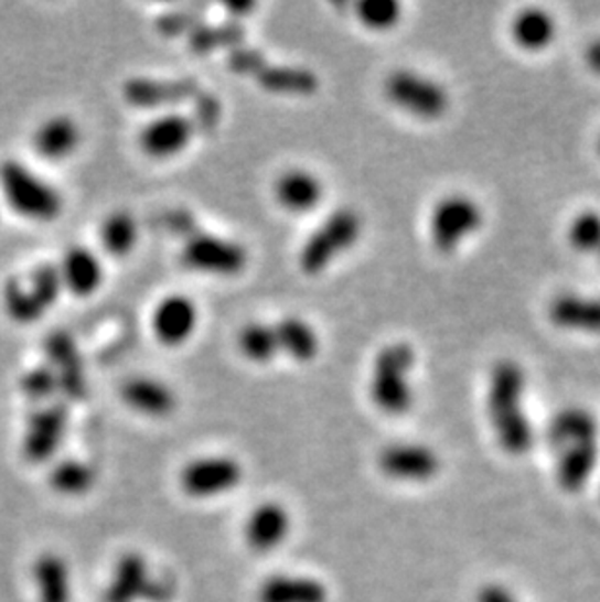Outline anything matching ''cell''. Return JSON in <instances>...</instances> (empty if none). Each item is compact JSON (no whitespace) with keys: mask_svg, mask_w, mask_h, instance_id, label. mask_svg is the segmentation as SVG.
Segmentation results:
<instances>
[{"mask_svg":"<svg viewBox=\"0 0 600 602\" xmlns=\"http://www.w3.org/2000/svg\"><path fill=\"white\" fill-rule=\"evenodd\" d=\"M550 439L556 447L597 439V421L592 419L589 411L576 410V408L561 411L551 423Z\"/></svg>","mask_w":600,"mask_h":602,"instance_id":"32","label":"cell"},{"mask_svg":"<svg viewBox=\"0 0 600 602\" xmlns=\"http://www.w3.org/2000/svg\"><path fill=\"white\" fill-rule=\"evenodd\" d=\"M384 94L394 106L421 119L441 118L449 108V93L427 76L398 68L384 80Z\"/></svg>","mask_w":600,"mask_h":602,"instance_id":"6","label":"cell"},{"mask_svg":"<svg viewBox=\"0 0 600 602\" xmlns=\"http://www.w3.org/2000/svg\"><path fill=\"white\" fill-rule=\"evenodd\" d=\"M511 34L523 50L540 51L554 42L556 22L544 10L526 9L518 12L515 20H513Z\"/></svg>","mask_w":600,"mask_h":602,"instance_id":"26","label":"cell"},{"mask_svg":"<svg viewBox=\"0 0 600 602\" xmlns=\"http://www.w3.org/2000/svg\"><path fill=\"white\" fill-rule=\"evenodd\" d=\"M38 601L73 602V576L63 556L43 552L32 566Z\"/></svg>","mask_w":600,"mask_h":602,"instance_id":"20","label":"cell"},{"mask_svg":"<svg viewBox=\"0 0 600 602\" xmlns=\"http://www.w3.org/2000/svg\"><path fill=\"white\" fill-rule=\"evenodd\" d=\"M174 583L170 579H149V585L142 594V602H172L174 601Z\"/></svg>","mask_w":600,"mask_h":602,"instance_id":"39","label":"cell"},{"mask_svg":"<svg viewBox=\"0 0 600 602\" xmlns=\"http://www.w3.org/2000/svg\"><path fill=\"white\" fill-rule=\"evenodd\" d=\"M248 251L243 244L201 230L193 221L184 230L182 264L185 268L207 276L233 277L248 266Z\"/></svg>","mask_w":600,"mask_h":602,"instance_id":"5","label":"cell"},{"mask_svg":"<svg viewBox=\"0 0 600 602\" xmlns=\"http://www.w3.org/2000/svg\"><path fill=\"white\" fill-rule=\"evenodd\" d=\"M53 492L65 497H81L93 492L96 485V470L88 462L67 459L53 466L50 472Z\"/></svg>","mask_w":600,"mask_h":602,"instance_id":"29","label":"cell"},{"mask_svg":"<svg viewBox=\"0 0 600 602\" xmlns=\"http://www.w3.org/2000/svg\"><path fill=\"white\" fill-rule=\"evenodd\" d=\"M550 319L559 327L599 334L600 301L577 294H564L551 302Z\"/></svg>","mask_w":600,"mask_h":602,"instance_id":"25","label":"cell"},{"mask_svg":"<svg viewBox=\"0 0 600 602\" xmlns=\"http://www.w3.org/2000/svg\"><path fill=\"white\" fill-rule=\"evenodd\" d=\"M238 350L246 359L256 365H267L279 355V342H277L274 324L251 322L244 326L238 334Z\"/></svg>","mask_w":600,"mask_h":602,"instance_id":"30","label":"cell"},{"mask_svg":"<svg viewBox=\"0 0 600 602\" xmlns=\"http://www.w3.org/2000/svg\"><path fill=\"white\" fill-rule=\"evenodd\" d=\"M587 65H589L594 73H600V40L599 42L592 43L591 47L587 50Z\"/></svg>","mask_w":600,"mask_h":602,"instance_id":"41","label":"cell"},{"mask_svg":"<svg viewBox=\"0 0 600 602\" xmlns=\"http://www.w3.org/2000/svg\"><path fill=\"white\" fill-rule=\"evenodd\" d=\"M525 373L513 361L493 368L490 383V413L501 444L507 451L525 452L533 443V431L523 411Z\"/></svg>","mask_w":600,"mask_h":602,"instance_id":"1","label":"cell"},{"mask_svg":"<svg viewBox=\"0 0 600 602\" xmlns=\"http://www.w3.org/2000/svg\"><path fill=\"white\" fill-rule=\"evenodd\" d=\"M243 477V464L233 456H201L180 472V487L188 497L208 499L233 492Z\"/></svg>","mask_w":600,"mask_h":602,"instance_id":"7","label":"cell"},{"mask_svg":"<svg viewBox=\"0 0 600 602\" xmlns=\"http://www.w3.org/2000/svg\"><path fill=\"white\" fill-rule=\"evenodd\" d=\"M150 571L141 553L127 552L117 560L101 602H142L149 585Z\"/></svg>","mask_w":600,"mask_h":602,"instance_id":"21","label":"cell"},{"mask_svg":"<svg viewBox=\"0 0 600 602\" xmlns=\"http://www.w3.org/2000/svg\"><path fill=\"white\" fill-rule=\"evenodd\" d=\"M83 142V129L68 116H53L42 121L32 137V147L43 160L61 162L75 154Z\"/></svg>","mask_w":600,"mask_h":602,"instance_id":"17","label":"cell"},{"mask_svg":"<svg viewBox=\"0 0 600 602\" xmlns=\"http://www.w3.org/2000/svg\"><path fill=\"white\" fill-rule=\"evenodd\" d=\"M121 398L131 410L147 418H168L178 408L174 390L159 378H129L121 386Z\"/></svg>","mask_w":600,"mask_h":602,"instance_id":"18","label":"cell"},{"mask_svg":"<svg viewBox=\"0 0 600 602\" xmlns=\"http://www.w3.org/2000/svg\"><path fill=\"white\" fill-rule=\"evenodd\" d=\"M482 225V209L467 195H449L431 213V240L437 250L450 254L460 243L474 235Z\"/></svg>","mask_w":600,"mask_h":602,"instance_id":"8","label":"cell"},{"mask_svg":"<svg viewBox=\"0 0 600 602\" xmlns=\"http://www.w3.org/2000/svg\"><path fill=\"white\" fill-rule=\"evenodd\" d=\"M599 151H600V141H599Z\"/></svg>","mask_w":600,"mask_h":602,"instance_id":"42","label":"cell"},{"mask_svg":"<svg viewBox=\"0 0 600 602\" xmlns=\"http://www.w3.org/2000/svg\"><path fill=\"white\" fill-rule=\"evenodd\" d=\"M45 357L58 378V393L68 401L83 400L86 396V377L78 345L67 332H53L45 340Z\"/></svg>","mask_w":600,"mask_h":602,"instance_id":"13","label":"cell"},{"mask_svg":"<svg viewBox=\"0 0 600 602\" xmlns=\"http://www.w3.org/2000/svg\"><path fill=\"white\" fill-rule=\"evenodd\" d=\"M254 80L267 90L279 96H312L320 88V78L314 71L294 65H274L266 67L254 76Z\"/></svg>","mask_w":600,"mask_h":602,"instance_id":"23","label":"cell"},{"mask_svg":"<svg viewBox=\"0 0 600 602\" xmlns=\"http://www.w3.org/2000/svg\"><path fill=\"white\" fill-rule=\"evenodd\" d=\"M480 602H513V599H511L507 591H503V589H488V591H484V594H482Z\"/></svg>","mask_w":600,"mask_h":602,"instance_id":"40","label":"cell"},{"mask_svg":"<svg viewBox=\"0 0 600 602\" xmlns=\"http://www.w3.org/2000/svg\"><path fill=\"white\" fill-rule=\"evenodd\" d=\"M324 182L322 178L307 168H289L274 184V195L287 213L304 215L317 209L324 200Z\"/></svg>","mask_w":600,"mask_h":602,"instance_id":"16","label":"cell"},{"mask_svg":"<svg viewBox=\"0 0 600 602\" xmlns=\"http://www.w3.org/2000/svg\"><path fill=\"white\" fill-rule=\"evenodd\" d=\"M291 527V513L285 505L277 502L261 503L244 523V540L251 552H274L289 538Z\"/></svg>","mask_w":600,"mask_h":602,"instance_id":"14","label":"cell"},{"mask_svg":"<svg viewBox=\"0 0 600 602\" xmlns=\"http://www.w3.org/2000/svg\"><path fill=\"white\" fill-rule=\"evenodd\" d=\"M246 37L244 25L238 20H226L221 24L197 25L192 34L188 35L190 50L197 55H211L218 50H234L240 47Z\"/></svg>","mask_w":600,"mask_h":602,"instance_id":"27","label":"cell"},{"mask_svg":"<svg viewBox=\"0 0 600 602\" xmlns=\"http://www.w3.org/2000/svg\"><path fill=\"white\" fill-rule=\"evenodd\" d=\"M569 243L581 251L600 250V213L583 211L569 226Z\"/></svg>","mask_w":600,"mask_h":602,"instance_id":"37","label":"cell"},{"mask_svg":"<svg viewBox=\"0 0 600 602\" xmlns=\"http://www.w3.org/2000/svg\"><path fill=\"white\" fill-rule=\"evenodd\" d=\"M101 246L111 258H126L139 243L137 218L127 211L111 213L100 228Z\"/></svg>","mask_w":600,"mask_h":602,"instance_id":"28","label":"cell"},{"mask_svg":"<svg viewBox=\"0 0 600 602\" xmlns=\"http://www.w3.org/2000/svg\"><path fill=\"white\" fill-rule=\"evenodd\" d=\"M363 233V218L351 207L335 209L317 230L304 240L299 254L302 273L322 276L340 256L358 243Z\"/></svg>","mask_w":600,"mask_h":602,"instance_id":"4","label":"cell"},{"mask_svg":"<svg viewBox=\"0 0 600 602\" xmlns=\"http://www.w3.org/2000/svg\"><path fill=\"white\" fill-rule=\"evenodd\" d=\"M200 326L197 304L185 294H168L157 304L150 319L154 337L167 347H180L192 340Z\"/></svg>","mask_w":600,"mask_h":602,"instance_id":"12","label":"cell"},{"mask_svg":"<svg viewBox=\"0 0 600 602\" xmlns=\"http://www.w3.org/2000/svg\"><path fill=\"white\" fill-rule=\"evenodd\" d=\"M357 18L368 30L384 32L400 22L401 4L396 0H363L357 4Z\"/></svg>","mask_w":600,"mask_h":602,"instance_id":"34","label":"cell"},{"mask_svg":"<svg viewBox=\"0 0 600 602\" xmlns=\"http://www.w3.org/2000/svg\"><path fill=\"white\" fill-rule=\"evenodd\" d=\"M258 602H328V589L309 576H271L259 585Z\"/></svg>","mask_w":600,"mask_h":602,"instance_id":"22","label":"cell"},{"mask_svg":"<svg viewBox=\"0 0 600 602\" xmlns=\"http://www.w3.org/2000/svg\"><path fill=\"white\" fill-rule=\"evenodd\" d=\"M0 193L10 209L25 221L53 223L65 209L57 187L20 160L0 162Z\"/></svg>","mask_w":600,"mask_h":602,"instance_id":"2","label":"cell"},{"mask_svg":"<svg viewBox=\"0 0 600 602\" xmlns=\"http://www.w3.org/2000/svg\"><path fill=\"white\" fill-rule=\"evenodd\" d=\"M68 429L67 404H50L30 413L22 454L30 464H45L57 454Z\"/></svg>","mask_w":600,"mask_h":602,"instance_id":"9","label":"cell"},{"mask_svg":"<svg viewBox=\"0 0 600 602\" xmlns=\"http://www.w3.org/2000/svg\"><path fill=\"white\" fill-rule=\"evenodd\" d=\"M414 365L416 352L409 343H388L376 353L368 394L378 410L388 416H401L409 411L414 404V390L409 385Z\"/></svg>","mask_w":600,"mask_h":602,"instance_id":"3","label":"cell"},{"mask_svg":"<svg viewBox=\"0 0 600 602\" xmlns=\"http://www.w3.org/2000/svg\"><path fill=\"white\" fill-rule=\"evenodd\" d=\"M267 63H269V60L261 51L256 50V47H246V45L234 47L226 55V65L233 71L234 75L250 76V78L258 75Z\"/></svg>","mask_w":600,"mask_h":602,"instance_id":"38","label":"cell"},{"mask_svg":"<svg viewBox=\"0 0 600 602\" xmlns=\"http://www.w3.org/2000/svg\"><path fill=\"white\" fill-rule=\"evenodd\" d=\"M2 307L7 310L10 320L17 324L28 326L43 319L47 310L43 309L35 294L30 291L24 279H9L2 287Z\"/></svg>","mask_w":600,"mask_h":602,"instance_id":"31","label":"cell"},{"mask_svg":"<svg viewBox=\"0 0 600 602\" xmlns=\"http://www.w3.org/2000/svg\"><path fill=\"white\" fill-rule=\"evenodd\" d=\"M24 281L45 310H50L65 291L57 264H40Z\"/></svg>","mask_w":600,"mask_h":602,"instance_id":"33","label":"cell"},{"mask_svg":"<svg viewBox=\"0 0 600 602\" xmlns=\"http://www.w3.org/2000/svg\"><path fill=\"white\" fill-rule=\"evenodd\" d=\"M205 7L192 4L182 9L170 10L157 18V32L167 37H180L190 35L197 25L203 24Z\"/></svg>","mask_w":600,"mask_h":602,"instance_id":"35","label":"cell"},{"mask_svg":"<svg viewBox=\"0 0 600 602\" xmlns=\"http://www.w3.org/2000/svg\"><path fill=\"white\" fill-rule=\"evenodd\" d=\"M58 266L63 287L76 297H90L104 283L101 261L86 246H73L65 251Z\"/></svg>","mask_w":600,"mask_h":602,"instance_id":"19","label":"cell"},{"mask_svg":"<svg viewBox=\"0 0 600 602\" xmlns=\"http://www.w3.org/2000/svg\"><path fill=\"white\" fill-rule=\"evenodd\" d=\"M201 86L193 78H147L135 76L121 86L124 100L141 109L174 108L184 101L200 98Z\"/></svg>","mask_w":600,"mask_h":602,"instance_id":"10","label":"cell"},{"mask_svg":"<svg viewBox=\"0 0 600 602\" xmlns=\"http://www.w3.org/2000/svg\"><path fill=\"white\" fill-rule=\"evenodd\" d=\"M279 352L297 363H310L318 357L322 342L317 327L300 316H285L274 324Z\"/></svg>","mask_w":600,"mask_h":602,"instance_id":"24","label":"cell"},{"mask_svg":"<svg viewBox=\"0 0 600 602\" xmlns=\"http://www.w3.org/2000/svg\"><path fill=\"white\" fill-rule=\"evenodd\" d=\"M20 390L32 401H45L58 393V378L55 370L43 363L38 367L25 370L20 378Z\"/></svg>","mask_w":600,"mask_h":602,"instance_id":"36","label":"cell"},{"mask_svg":"<svg viewBox=\"0 0 600 602\" xmlns=\"http://www.w3.org/2000/svg\"><path fill=\"white\" fill-rule=\"evenodd\" d=\"M200 133V126L193 116L162 114L150 119L139 133V147L150 159H172L184 152L193 137Z\"/></svg>","mask_w":600,"mask_h":602,"instance_id":"11","label":"cell"},{"mask_svg":"<svg viewBox=\"0 0 600 602\" xmlns=\"http://www.w3.org/2000/svg\"><path fill=\"white\" fill-rule=\"evenodd\" d=\"M378 469L384 476L398 482H424L437 474L439 459L431 449L414 443L386 447L378 456Z\"/></svg>","mask_w":600,"mask_h":602,"instance_id":"15","label":"cell"}]
</instances>
